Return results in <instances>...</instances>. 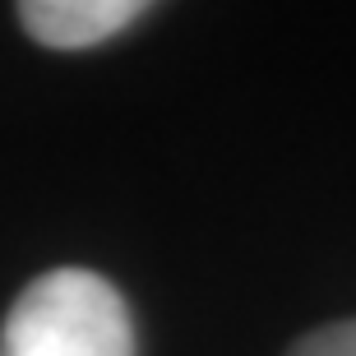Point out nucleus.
I'll list each match as a JSON object with an SVG mask.
<instances>
[{
	"instance_id": "nucleus-1",
	"label": "nucleus",
	"mask_w": 356,
	"mask_h": 356,
	"mask_svg": "<svg viewBox=\"0 0 356 356\" xmlns=\"http://www.w3.org/2000/svg\"><path fill=\"white\" fill-rule=\"evenodd\" d=\"M0 356H134L120 291L88 268H51L10 305Z\"/></svg>"
},
{
	"instance_id": "nucleus-3",
	"label": "nucleus",
	"mask_w": 356,
	"mask_h": 356,
	"mask_svg": "<svg viewBox=\"0 0 356 356\" xmlns=\"http://www.w3.org/2000/svg\"><path fill=\"white\" fill-rule=\"evenodd\" d=\"M287 356H356V319H338V324L305 333Z\"/></svg>"
},
{
	"instance_id": "nucleus-2",
	"label": "nucleus",
	"mask_w": 356,
	"mask_h": 356,
	"mask_svg": "<svg viewBox=\"0 0 356 356\" xmlns=\"http://www.w3.org/2000/svg\"><path fill=\"white\" fill-rule=\"evenodd\" d=\"M148 5L139 0H28L19 5V19L42 47L51 51H83L130 28Z\"/></svg>"
}]
</instances>
